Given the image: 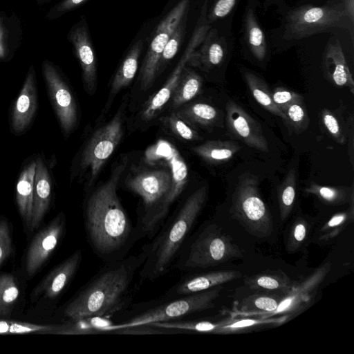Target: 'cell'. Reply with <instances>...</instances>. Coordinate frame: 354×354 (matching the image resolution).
Returning <instances> with one entry per match:
<instances>
[{
	"label": "cell",
	"mask_w": 354,
	"mask_h": 354,
	"mask_svg": "<svg viewBox=\"0 0 354 354\" xmlns=\"http://www.w3.org/2000/svg\"><path fill=\"white\" fill-rule=\"evenodd\" d=\"M38 89L35 67L31 65L22 87L9 111L10 132L15 136L25 134L32 126L38 110Z\"/></svg>",
	"instance_id": "obj_13"
},
{
	"label": "cell",
	"mask_w": 354,
	"mask_h": 354,
	"mask_svg": "<svg viewBox=\"0 0 354 354\" xmlns=\"http://www.w3.org/2000/svg\"><path fill=\"white\" fill-rule=\"evenodd\" d=\"M12 251V237L6 220H0V266L10 256Z\"/></svg>",
	"instance_id": "obj_42"
},
{
	"label": "cell",
	"mask_w": 354,
	"mask_h": 354,
	"mask_svg": "<svg viewBox=\"0 0 354 354\" xmlns=\"http://www.w3.org/2000/svg\"><path fill=\"white\" fill-rule=\"evenodd\" d=\"M353 23L343 4L322 7L303 6L293 9L286 17L283 37L301 39L337 28L350 30Z\"/></svg>",
	"instance_id": "obj_6"
},
{
	"label": "cell",
	"mask_w": 354,
	"mask_h": 354,
	"mask_svg": "<svg viewBox=\"0 0 354 354\" xmlns=\"http://www.w3.org/2000/svg\"><path fill=\"white\" fill-rule=\"evenodd\" d=\"M122 133V114L119 111L109 122L98 129L87 142L80 163L82 169H90V185L119 144Z\"/></svg>",
	"instance_id": "obj_9"
},
{
	"label": "cell",
	"mask_w": 354,
	"mask_h": 354,
	"mask_svg": "<svg viewBox=\"0 0 354 354\" xmlns=\"http://www.w3.org/2000/svg\"><path fill=\"white\" fill-rule=\"evenodd\" d=\"M226 123L229 131L248 146L263 152L269 151L260 124L234 101L226 104Z\"/></svg>",
	"instance_id": "obj_15"
},
{
	"label": "cell",
	"mask_w": 354,
	"mask_h": 354,
	"mask_svg": "<svg viewBox=\"0 0 354 354\" xmlns=\"http://www.w3.org/2000/svg\"><path fill=\"white\" fill-rule=\"evenodd\" d=\"M239 0H215L208 16L209 21H214L227 15L236 6Z\"/></svg>",
	"instance_id": "obj_46"
},
{
	"label": "cell",
	"mask_w": 354,
	"mask_h": 354,
	"mask_svg": "<svg viewBox=\"0 0 354 354\" xmlns=\"http://www.w3.org/2000/svg\"><path fill=\"white\" fill-rule=\"evenodd\" d=\"M283 292H256L242 299L239 303V312L247 315H257L268 318L278 307Z\"/></svg>",
	"instance_id": "obj_25"
},
{
	"label": "cell",
	"mask_w": 354,
	"mask_h": 354,
	"mask_svg": "<svg viewBox=\"0 0 354 354\" xmlns=\"http://www.w3.org/2000/svg\"><path fill=\"white\" fill-rule=\"evenodd\" d=\"M243 76L251 93L257 102L269 112L283 118V112L273 102L272 92L263 80L249 71H244Z\"/></svg>",
	"instance_id": "obj_31"
},
{
	"label": "cell",
	"mask_w": 354,
	"mask_h": 354,
	"mask_svg": "<svg viewBox=\"0 0 354 354\" xmlns=\"http://www.w3.org/2000/svg\"><path fill=\"white\" fill-rule=\"evenodd\" d=\"M51 162L42 153L36 154L34 178L32 217L30 230H37L48 212L52 197Z\"/></svg>",
	"instance_id": "obj_17"
},
{
	"label": "cell",
	"mask_w": 354,
	"mask_h": 354,
	"mask_svg": "<svg viewBox=\"0 0 354 354\" xmlns=\"http://www.w3.org/2000/svg\"><path fill=\"white\" fill-rule=\"evenodd\" d=\"M272 0H266V2L270 3Z\"/></svg>",
	"instance_id": "obj_48"
},
{
	"label": "cell",
	"mask_w": 354,
	"mask_h": 354,
	"mask_svg": "<svg viewBox=\"0 0 354 354\" xmlns=\"http://www.w3.org/2000/svg\"><path fill=\"white\" fill-rule=\"evenodd\" d=\"M272 97L273 102L281 111L290 104L302 101L301 95L281 87L275 88L272 92Z\"/></svg>",
	"instance_id": "obj_41"
},
{
	"label": "cell",
	"mask_w": 354,
	"mask_h": 354,
	"mask_svg": "<svg viewBox=\"0 0 354 354\" xmlns=\"http://www.w3.org/2000/svg\"><path fill=\"white\" fill-rule=\"evenodd\" d=\"M88 0H63L52 8L46 15L48 19L59 17L66 12L81 6Z\"/></svg>",
	"instance_id": "obj_45"
},
{
	"label": "cell",
	"mask_w": 354,
	"mask_h": 354,
	"mask_svg": "<svg viewBox=\"0 0 354 354\" xmlns=\"http://www.w3.org/2000/svg\"><path fill=\"white\" fill-rule=\"evenodd\" d=\"M11 58L10 33L6 21L0 13V61H8Z\"/></svg>",
	"instance_id": "obj_44"
},
{
	"label": "cell",
	"mask_w": 354,
	"mask_h": 354,
	"mask_svg": "<svg viewBox=\"0 0 354 354\" xmlns=\"http://www.w3.org/2000/svg\"><path fill=\"white\" fill-rule=\"evenodd\" d=\"M324 64L326 74L332 82L338 86L348 88L353 93V79L337 39L328 44L324 56Z\"/></svg>",
	"instance_id": "obj_22"
},
{
	"label": "cell",
	"mask_w": 354,
	"mask_h": 354,
	"mask_svg": "<svg viewBox=\"0 0 354 354\" xmlns=\"http://www.w3.org/2000/svg\"><path fill=\"white\" fill-rule=\"evenodd\" d=\"M310 231L309 223L302 217H298L292 224L286 249L290 252L298 250L306 241Z\"/></svg>",
	"instance_id": "obj_39"
},
{
	"label": "cell",
	"mask_w": 354,
	"mask_h": 354,
	"mask_svg": "<svg viewBox=\"0 0 354 354\" xmlns=\"http://www.w3.org/2000/svg\"><path fill=\"white\" fill-rule=\"evenodd\" d=\"M142 47L143 41L138 39L126 55L112 81L111 95L114 96L132 82L138 69Z\"/></svg>",
	"instance_id": "obj_27"
},
{
	"label": "cell",
	"mask_w": 354,
	"mask_h": 354,
	"mask_svg": "<svg viewBox=\"0 0 354 354\" xmlns=\"http://www.w3.org/2000/svg\"><path fill=\"white\" fill-rule=\"evenodd\" d=\"M205 5L202 9L198 24L193 32L180 59L163 86L151 97L142 112V118L145 120H148L156 116L171 98L183 69L187 66L193 53L205 39L210 28L208 21H206L207 6L205 3Z\"/></svg>",
	"instance_id": "obj_12"
},
{
	"label": "cell",
	"mask_w": 354,
	"mask_h": 354,
	"mask_svg": "<svg viewBox=\"0 0 354 354\" xmlns=\"http://www.w3.org/2000/svg\"><path fill=\"white\" fill-rule=\"evenodd\" d=\"M35 167L36 154H34L26 158L23 162L15 189L18 212L28 229H30L32 217Z\"/></svg>",
	"instance_id": "obj_20"
},
{
	"label": "cell",
	"mask_w": 354,
	"mask_h": 354,
	"mask_svg": "<svg viewBox=\"0 0 354 354\" xmlns=\"http://www.w3.org/2000/svg\"><path fill=\"white\" fill-rule=\"evenodd\" d=\"M305 192L316 196L324 203L330 205H340L354 199L353 187L322 186L312 183L305 189Z\"/></svg>",
	"instance_id": "obj_30"
},
{
	"label": "cell",
	"mask_w": 354,
	"mask_h": 354,
	"mask_svg": "<svg viewBox=\"0 0 354 354\" xmlns=\"http://www.w3.org/2000/svg\"><path fill=\"white\" fill-rule=\"evenodd\" d=\"M176 114L184 121L205 127L214 125L219 118L217 109L205 103L189 104Z\"/></svg>",
	"instance_id": "obj_32"
},
{
	"label": "cell",
	"mask_w": 354,
	"mask_h": 354,
	"mask_svg": "<svg viewBox=\"0 0 354 354\" xmlns=\"http://www.w3.org/2000/svg\"><path fill=\"white\" fill-rule=\"evenodd\" d=\"M127 185L142 198L146 214L169 192L171 186V174L167 169L145 171L129 179Z\"/></svg>",
	"instance_id": "obj_16"
},
{
	"label": "cell",
	"mask_w": 354,
	"mask_h": 354,
	"mask_svg": "<svg viewBox=\"0 0 354 354\" xmlns=\"http://www.w3.org/2000/svg\"><path fill=\"white\" fill-rule=\"evenodd\" d=\"M349 208L333 215L321 227L319 239L329 241L337 236L354 218V199L349 203Z\"/></svg>",
	"instance_id": "obj_33"
},
{
	"label": "cell",
	"mask_w": 354,
	"mask_h": 354,
	"mask_svg": "<svg viewBox=\"0 0 354 354\" xmlns=\"http://www.w3.org/2000/svg\"><path fill=\"white\" fill-rule=\"evenodd\" d=\"M239 149L240 146L237 143L228 140H209L193 148L197 155L212 164L229 160Z\"/></svg>",
	"instance_id": "obj_28"
},
{
	"label": "cell",
	"mask_w": 354,
	"mask_h": 354,
	"mask_svg": "<svg viewBox=\"0 0 354 354\" xmlns=\"http://www.w3.org/2000/svg\"><path fill=\"white\" fill-rule=\"evenodd\" d=\"M257 0H250L245 8L243 19L245 44L252 56L259 62L266 59L268 44L265 34L261 28L256 15Z\"/></svg>",
	"instance_id": "obj_23"
},
{
	"label": "cell",
	"mask_w": 354,
	"mask_h": 354,
	"mask_svg": "<svg viewBox=\"0 0 354 354\" xmlns=\"http://www.w3.org/2000/svg\"><path fill=\"white\" fill-rule=\"evenodd\" d=\"M41 72L46 93L61 130L68 137L75 129L78 121V109L71 88L57 67L44 59Z\"/></svg>",
	"instance_id": "obj_8"
},
{
	"label": "cell",
	"mask_w": 354,
	"mask_h": 354,
	"mask_svg": "<svg viewBox=\"0 0 354 354\" xmlns=\"http://www.w3.org/2000/svg\"><path fill=\"white\" fill-rule=\"evenodd\" d=\"M63 326L38 325L24 322L0 321V333H24L30 332H66Z\"/></svg>",
	"instance_id": "obj_38"
},
{
	"label": "cell",
	"mask_w": 354,
	"mask_h": 354,
	"mask_svg": "<svg viewBox=\"0 0 354 354\" xmlns=\"http://www.w3.org/2000/svg\"><path fill=\"white\" fill-rule=\"evenodd\" d=\"M167 121L169 129L178 137L186 140H193L198 138V133L176 113H171Z\"/></svg>",
	"instance_id": "obj_40"
},
{
	"label": "cell",
	"mask_w": 354,
	"mask_h": 354,
	"mask_svg": "<svg viewBox=\"0 0 354 354\" xmlns=\"http://www.w3.org/2000/svg\"><path fill=\"white\" fill-rule=\"evenodd\" d=\"M128 162L123 157L112 169L110 178L100 185L87 201L85 224L89 241L98 255H112L130 238L132 226L116 190Z\"/></svg>",
	"instance_id": "obj_1"
},
{
	"label": "cell",
	"mask_w": 354,
	"mask_h": 354,
	"mask_svg": "<svg viewBox=\"0 0 354 354\" xmlns=\"http://www.w3.org/2000/svg\"><path fill=\"white\" fill-rule=\"evenodd\" d=\"M68 39L73 46L82 68L85 90L91 94L96 85L97 63L86 24L80 23L72 28L68 34Z\"/></svg>",
	"instance_id": "obj_18"
},
{
	"label": "cell",
	"mask_w": 354,
	"mask_h": 354,
	"mask_svg": "<svg viewBox=\"0 0 354 354\" xmlns=\"http://www.w3.org/2000/svg\"><path fill=\"white\" fill-rule=\"evenodd\" d=\"M82 260L80 250L75 251L54 268L36 287L33 296L44 294L48 299L57 297L65 288L77 272Z\"/></svg>",
	"instance_id": "obj_19"
},
{
	"label": "cell",
	"mask_w": 354,
	"mask_h": 354,
	"mask_svg": "<svg viewBox=\"0 0 354 354\" xmlns=\"http://www.w3.org/2000/svg\"><path fill=\"white\" fill-rule=\"evenodd\" d=\"M241 277V272L232 270L198 274L177 283L171 289L169 293L172 295H187L221 286Z\"/></svg>",
	"instance_id": "obj_21"
},
{
	"label": "cell",
	"mask_w": 354,
	"mask_h": 354,
	"mask_svg": "<svg viewBox=\"0 0 354 354\" xmlns=\"http://www.w3.org/2000/svg\"><path fill=\"white\" fill-rule=\"evenodd\" d=\"M343 5L351 20L354 21V0H343Z\"/></svg>",
	"instance_id": "obj_47"
},
{
	"label": "cell",
	"mask_w": 354,
	"mask_h": 354,
	"mask_svg": "<svg viewBox=\"0 0 354 354\" xmlns=\"http://www.w3.org/2000/svg\"><path fill=\"white\" fill-rule=\"evenodd\" d=\"M19 294L15 277L9 273L0 274V317L8 316Z\"/></svg>",
	"instance_id": "obj_34"
},
{
	"label": "cell",
	"mask_w": 354,
	"mask_h": 354,
	"mask_svg": "<svg viewBox=\"0 0 354 354\" xmlns=\"http://www.w3.org/2000/svg\"><path fill=\"white\" fill-rule=\"evenodd\" d=\"M245 285L254 292H283L288 291L293 283L282 270H267L245 277Z\"/></svg>",
	"instance_id": "obj_24"
},
{
	"label": "cell",
	"mask_w": 354,
	"mask_h": 354,
	"mask_svg": "<svg viewBox=\"0 0 354 354\" xmlns=\"http://www.w3.org/2000/svg\"><path fill=\"white\" fill-rule=\"evenodd\" d=\"M145 259L143 248L139 255L118 261L100 271L66 306L64 316L80 322L118 310L124 304L133 275Z\"/></svg>",
	"instance_id": "obj_2"
},
{
	"label": "cell",
	"mask_w": 354,
	"mask_h": 354,
	"mask_svg": "<svg viewBox=\"0 0 354 354\" xmlns=\"http://www.w3.org/2000/svg\"><path fill=\"white\" fill-rule=\"evenodd\" d=\"M230 212L255 237L266 238L274 231L272 216L259 193L258 178L250 173L240 176Z\"/></svg>",
	"instance_id": "obj_5"
},
{
	"label": "cell",
	"mask_w": 354,
	"mask_h": 354,
	"mask_svg": "<svg viewBox=\"0 0 354 354\" xmlns=\"http://www.w3.org/2000/svg\"><path fill=\"white\" fill-rule=\"evenodd\" d=\"M65 218L59 213L32 239L26 257V272L29 277L35 275L58 244L64 232Z\"/></svg>",
	"instance_id": "obj_14"
},
{
	"label": "cell",
	"mask_w": 354,
	"mask_h": 354,
	"mask_svg": "<svg viewBox=\"0 0 354 354\" xmlns=\"http://www.w3.org/2000/svg\"><path fill=\"white\" fill-rule=\"evenodd\" d=\"M296 192V174L294 169H290L287 174L284 181L281 185L278 200L280 218L284 221L290 215L295 203Z\"/></svg>",
	"instance_id": "obj_35"
},
{
	"label": "cell",
	"mask_w": 354,
	"mask_h": 354,
	"mask_svg": "<svg viewBox=\"0 0 354 354\" xmlns=\"http://www.w3.org/2000/svg\"><path fill=\"white\" fill-rule=\"evenodd\" d=\"M225 56V50L221 43L216 39L215 33L207 32L203 45L195 50L190 57L187 66L208 69L219 64Z\"/></svg>",
	"instance_id": "obj_26"
},
{
	"label": "cell",
	"mask_w": 354,
	"mask_h": 354,
	"mask_svg": "<svg viewBox=\"0 0 354 354\" xmlns=\"http://www.w3.org/2000/svg\"><path fill=\"white\" fill-rule=\"evenodd\" d=\"M202 78L187 66L171 95V104L177 108L193 99L200 92Z\"/></svg>",
	"instance_id": "obj_29"
},
{
	"label": "cell",
	"mask_w": 354,
	"mask_h": 354,
	"mask_svg": "<svg viewBox=\"0 0 354 354\" xmlns=\"http://www.w3.org/2000/svg\"><path fill=\"white\" fill-rule=\"evenodd\" d=\"M207 192L203 186L192 193L153 241L145 245L146 259L140 272L142 280H154L169 270L204 206Z\"/></svg>",
	"instance_id": "obj_3"
},
{
	"label": "cell",
	"mask_w": 354,
	"mask_h": 354,
	"mask_svg": "<svg viewBox=\"0 0 354 354\" xmlns=\"http://www.w3.org/2000/svg\"><path fill=\"white\" fill-rule=\"evenodd\" d=\"M223 287H216L185 295L146 311L128 322L99 327L100 331H118L122 329L149 326L156 322H168L194 313L214 307V301L218 297Z\"/></svg>",
	"instance_id": "obj_7"
},
{
	"label": "cell",
	"mask_w": 354,
	"mask_h": 354,
	"mask_svg": "<svg viewBox=\"0 0 354 354\" xmlns=\"http://www.w3.org/2000/svg\"><path fill=\"white\" fill-rule=\"evenodd\" d=\"M186 24L187 15L182 19L165 45L158 63V72L177 53L185 35Z\"/></svg>",
	"instance_id": "obj_37"
},
{
	"label": "cell",
	"mask_w": 354,
	"mask_h": 354,
	"mask_svg": "<svg viewBox=\"0 0 354 354\" xmlns=\"http://www.w3.org/2000/svg\"><path fill=\"white\" fill-rule=\"evenodd\" d=\"M330 268L331 263L324 262L303 280L295 282L268 318L279 315L286 316L290 320L308 309L314 302L317 290Z\"/></svg>",
	"instance_id": "obj_11"
},
{
	"label": "cell",
	"mask_w": 354,
	"mask_h": 354,
	"mask_svg": "<svg viewBox=\"0 0 354 354\" xmlns=\"http://www.w3.org/2000/svg\"><path fill=\"white\" fill-rule=\"evenodd\" d=\"M189 2L190 0H180L156 29L140 70V80L144 89L153 84L164 48L171 35L187 14Z\"/></svg>",
	"instance_id": "obj_10"
},
{
	"label": "cell",
	"mask_w": 354,
	"mask_h": 354,
	"mask_svg": "<svg viewBox=\"0 0 354 354\" xmlns=\"http://www.w3.org/2000/svg\"><path fill=\"white\" fill-rule=\"evenodd\" d=\"M322 117L323 123L330 134L339 144L344 143V137L341 131L339 122L336 118L326 109L322 111Z\"/></svg>",
	"instance_id": "obj_43"
},
{
	"label": "cell",
	"mask_w": 354,
	"mask_h": 354,
	"mask_svg": "<svg viewBox=\"0 0 354 354\" xmlns=\"http://www.w3.org/2000/svg\"><path fill=\"white\" fill-rule=\"evenodd\" d=\"M182 270L205 269L243 257L241 249L216 224H208L192 240L185 253L179 254Z\"/></svg>",
	"instance_id": "obj_4"
},
{
	"label": "cell",
	"mask_w": 354,
	"mask_h": 354,
	"mask_svg": "<svg viewBox=\"0 0 354 354\" xmlns=\"http://www.w3.org/2000/svg\"><path fill=\"white\" fill-rule=\"evenodd\" d=\"M282 112L283 119L294 131L301 133L308 127L309 119L303 101L290 104Z\"/></svg>",
	"instance_id": "obj_36"
}]
</instances>
